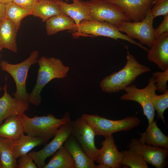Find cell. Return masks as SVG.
<instances>
[{"instance_id": "6da1fadb", "label": "cell", "mask_w": 168, "mask_h": 168, "mask_svg": "<svg viewBox=\"0 0 168 168\" xmlns=\"http://www.w3.org/2000/svg\"><path fill=\"white\" fill-rule=\"evenodd\" d=\"M151 71L149 67L140 63L127 51L124 67L103 78L100 82V87L105 92L117 93L130 86L139 75Z\"/></svg>"}, {"instance_id": "7a4b0ae2", "label": "cell", "mask_w": 168, "mask_h": 168, "mask_svg": "<svg viewBox=\"0 0 168 168\" xmlns=\"http://www.w3.org/2000/svg\"><path fill=\"white\" fill-rule=\"evenodd\" d=\"M39 68L35 85L32 92L29 94V103L37 106L42 101L40 93L44 86L55 78L66 77L70 68L66 66L59 59L44 56L38 59Z\"/></svg>"}, {"instance_id": "3957f363", "label": "cell", "mask_w": 168, "mask_h": 168, "mask_svg": "<svg viewBox=\"0 0 168 168\" xmlns=\"http://www.w3.org/2000/svg\"><path fill=\"white\" fill-rule=\"evenodd\" d=\"M21 120L25 133L49 140L54 136L63 124L72 119L69 113L67 112L60 119L55 118L51 114L30 118L23 113L21 115Z\"/></svg>"}, {"instance_id": "277c9868", "label": "cell", "mask_w": 168, "mask_h": 168, "mask_svg": "<svg viewBox=\"0 0 168 168\" xmlns=\"http://www.w3.org/2000/svg\"><path fill=\"white\" fill-rule=\"evenodd\" d=\"M72 37L76 39L81 36H103L117 40L121 39L135 44L146 51L148 49L126 35L122 34L117 28L106 22L92 20H85L77 25L71 32Z\"/></svg>"}, {"instance_id": "5b68a950", "label": "cell", "mask_w": 168, "mask_h": 168, "mask_svg": "<svg viewBox=\"0 0 168 168\" xmlns=\"http://www.w3.org/2000/svg\"><path fill=\"white\" fill-rule=\"evenodd\" d=\"M82 116L94 130L96 136L105 137L120 131H127L138 127L141 120L135 116L123 119L113 120L106 119L97 114H84Z\"/></svg>"}, {"instance_id": "8992f818", "label": "cell", "mask_w": 168, "mask_h": 168, "mask_svg": "<svg viewBox=\"0 0 168 168\" xmlns=\"http://www.w3.org/2000/svg\"><path fill=\"white\" fill-rule=\"evenodd\" d=\"M39 56V52L34 50L31 52L27 58L20 63L12 64L5 60L1 61L0 67L1 69L9 73L15 82L16 91L12 94L14 98L28 102L29 93L26 88L27 74L30 67L37 63Z\"/></svg>"}, {"instance_id": "52a82bcc", "label": "cell", "mask_w": 168, "mask_h": 168, "mask_svg": "<svg viewBox=\"0 0 168 168\" xmlns=\"http://www.w3.org/2000/svg\"><path fill=\"white\" fill-rule=\"evenodd\" d=\"M88 7L92 20L106 22L118 28L125 21H131L116 5L106 0L84 1Z\"/></svg>"}, {"instance_id": "ba28073f", "label": "cell", "mask_w": 168, "mask_h": 168, "mask_svg": "<svg viewBox=\"0 0 168 168\" xmlns=\"http://www.w3.org/2000/svg\"><path fill=\"white\" fill-rule=\"evenodd\" d=\"M123 90L126 93L120 96V99L134 101L139 104L148 119V125L151 124L154 121L155 115L152 99L157 90L153 77L152 76L149 78L148 85L144 88L139 89L135 85H132L125 88Z\"/></svg>"}, {"instance_id": "9c48e42d", "label": "cell", "mask_w": 168, "mask_h": 168, "mask_svg": "<svg viewBox=\"0 0 168 168\" xmlns=\"http://www.w3.org/2000/svg\"><path fill=\"white\" fill-rule=\"evenodd\" d=\"M150 11V10H149ZM149 11L141 21H125L118 28L120 31L126 33L130 38L138 40L140 43L151 48L156 38L153 23L154 18Z\"/></svg>"}, {"instance_id": "30bf717a", "label": "cell", "mask_w": 168, "mask_h": 168, "mask_svg": "<svg viewBox=\"0 0 168 168\" xmlns=\"http://www.w3.org/2000/svg\"><path fill=\"white\" fill-rule=\"evenodd\" d=\"M86 154L93 161H97L99 149L95 144V133L82 116L72 122V134Z\"/></svg>"}, {"instance_id": "8fae6325", "label": "cell", "mask_w": 168, "mask_h": 168, "mask_svg": "<svg viewBox=\"0 0 168 168\" xmlns=\"http://www.w3.org/2000/svg\"><path fill=\"white\" fill-rule=\"evenodd\" d=\"M72 120L63 124L58 129L53 139L38 151L30 152L28 154L31 157L37 168H44L48 157L52 156L63 145L72 134Z\"/></svg>"}, {"instance_id": "7c38bea8", "label": "cell", "mask_w": 168, "mask_h": 168, "mask_svg": "<svg viewBox=\"0 0 168 168\" xmlns=\"http://www.w3.org/2000/svg\"><path fill=\"white\" fill-rule=\"evenodd\" d=\"M129 147L140 155L147 163L156 168L165 167L167 163L168 149L145 144L136 138L131 140Z\"/></svg>"}, {"instance_id": "4fadbf2b", "label": "cell", "mask_w": 168, "mask_h": 168, "mask_svg": "<svg viewBox=\"0 0 168 168\" xmlns=\"http://www.w3.org/2000/svg\"><path fill=\"white\" fill-rule=\"evenodd\" d=\"M118 6L131 20L141 21L153 4L150 0H106Z\"/></svg>"}, {"instance_id": "5bb4252c", "label": "cell", "mask_w": 168, "mask_h": 168, "mask_svg": "<svg viewBox=\"0 0 168 168\" xmlns=\"http://www.w3.org/2000/svg\"><path fill=\"white\" fill-rule=\"evenodd\" d=\"M101 145L96 162L104 168L120 167L123 154L118 150L112 135L105 137Z\"/></svg>"}, {"instance_id": "9a60e30c", "label": "cell", "mask_w": 168, "mask_h": 168, "mask_svg": "<svg viewBox=\"0 0 168 168\" xmlns=\"http://www.w3.org/2000/svg\"><path fill=\"white\" fill-rule=\"evenodd\" d=\"M7 83L2 89L4 91L0 98V125L7 118L14 115H21L27 110L29 103L22 100L13 98L7 91Z\"/></svg>"}, {"instance_id": "2e32d148", "label": "cell", "mask_w": 168, "mask_h": 168, "mask_svg": "<svg viewBox=\"0 0 168 168\" xmlns=\"http://www.w3.org/2000/svg\"><path fill=\"white\" fill-rule=\"evenodd\" d=\"M148 52L149 61L162 71L168 69V32L156 38Z\"/></svg>"}, {"instance_id": "e0dca14e", "label": "cell", "mask_w": 168, "mask_h": 168, "mask_svg": "<svg viewBox=\"0 0 168 168\" xmlns=\"http://www.w3.org/2000/svg\"><path fill=\"white\" fill-rule=\"evenodd\" d=\"M64 144L74 160L76 168H104L102 165L95 164L72 135Z\"/></svg>"}, {"instance_id": "ac0fdd59", "label": "cell", "mask_w": 168, "mask_h": 168, "mask_svg": "<svg viewBox=\"0 0 168 168\" xmlns=\"http://www.w3.org/2000/svg\"><path fill=\"white\" fill-rule=\"evenodd\" d=\"M72 3L57 0L60 6L62 14L72 19L77 25L82 21L91 20L89 8L84 1L80 0H72Z\"/></svg>"}, {"instance_id": "d6986e66", "label": "cell", "mask_w": 168, "mask_h": 168, "mask_svg": "<svg viewBox=\"0 0 168 168\" xmlns=\"http://www.w3.org/2000/svg\"><path fill=\"white\" fill-rule=\"evenodd\" d=\"M19 28L9 19L5 18L0 23V47L14 52H17V33Z\"/></svg>"}, {"instance_id": "ffe728a7", "label": "cell", "mask_w": 168, "mask_h": 168, "mask_svg": "<svg viewBox=\"0 0 168 168\" xmlns=\"http://www.w3.org/2000/svg\"><path fill=\"white\" fill-rule=\"evenodd\" d=\"M48 140L44 138L22 134L14 141L12 147L13 155L16 159L28 153L33 148L46 143Z\"/></svg>"}, {"instance_id": "44dd1931", "label": "cell", "mask_w": 168, "mask_h": 168, "mask_svg": "<svg viewBox=\"0 0 168 168\" xmlns=\"http://www.w3.org/2000/svg\"><path fill=\"white\" fill-rule=\"evenodd\" d=\"M140 135L141 136L138 139L141 142L168 149V137L158 128L156 121L148 125L146 131Z\"/></svg>"}, {"instance_id": "7402d4cb", "label": "cell", "mask_w": 168, "mask_h": 168, "mask_svg": "<svg viewBox=\"0 0 168 168\" xmlns=\"http://www.w3.org/2000/svg\"><path fill=\"white\" fill-rule=\"evenodd\" d=\"M22 114L13 115L4 120V123L0 125V137L15 141L25 133L21 120Z\"/></svg>"}, {"instance_id": "603a6c76", "label": "cell", "mask_w": 168, "mask_h": 168, "mask_svg": "<svg viewBox=\"0 0 168 168\" xmlns=\"http://www.w3.org/2000/svg\"><path fill=\"white\" fill-rule=\"evenodd\" d=\"M62 14L56 1L38 0L32 10V15L42 19L43 22L57 15Z\"/></svg>"}, {"instance_id": "cb8c5ba5", "label": "cell", "mask_w": 168, "mask_h": 168, "mask_svg": "<svg viewBox=\"0 0 168 168\" xmlns=\"http://www.w3.org/2000/svg\"><path fill=\"white\" fill-rule=\"evenodd\" d=\"M45 22L46 33L49 35L63 30L72 32L76 26L72 19L63 14L54 16L47 20Z\"/></svg>"}, {"instance_id": "d4e9b609", "label": "cell", "mask_w": 168, "mask_h": 168, "mask_svg": "<svg viewBox=\"0 0 168 168\" xmlns=\"http://www.w3.org/2000/svg\"><path fill=\"white\" fill-rule=\"evenodd\" d=\"M53 155L44 168H76L74 160L64 144Z\"/></svg>"}, {"instance_id": "484cf974", "label": "cell", "mask_w": 168, "mask_h": 168, "mask_svg": "<svg viewBox=\"0 0 168 168\" xmlns=\"http://www.w3.org/2000/svg\"><path fill=\"white\" fill-rule=\"evenodd\" d=\"M14 141L10 138L0 137L2 168H17V159L13 156L12 151Z\"/></svg>"}, {"instance_id": "4316f807", "label": "cell", "mask_w": 168, "mask_h": 168, "mask_svg": "<svg viewBox=\"0 0 168 168\" xmlns=\"http://www.w3.org/2000/svg\"><path fill=\"white\" fill-rule=\"evenodd\" d=\"M32 10L18 5L12 2L5 4V17L12 21L19 28L22 19L32 15Z\"/></svg>"}, {"instance_id": "83f0119b", "label": "cell", "mask_w": 168, "mask_h": 168, "mask_svg": "<svg viewBox=\"0 0 168 168\" xmlns=\"http://www.w3.org/2000/svg\"><path fill=\"white\" fill-rule=\"evenodd\" d=\"M123 156L121 162L122 165L131 168H148L147 163L142 157L135 151L129 148L122 151Z\"/></svg>"}, {"instance_id": "f1b7e54d", "label": "cell", "mask_w": 168, "mask_h": 168, "mask_svg": "<svg viewBox=\"0 0 168 168\" xmlns=\"http://www.w3.org/2000/svg\"><path fill=\"white\" fill-rule=\"evenodd\" d=\"M152 102L155 110L157 112V119L166 123L164 113L168 107V90L161 95L155 93L152 97Z\"/></svg>"}, {"instance_id": "f546056e", "label": "cell", "mask_w": 168, "mask_h": 168, "mask_svg": "<svg viewBox=\"0 0 168 168\" xmlns=\"http://www.w3.org/2000/svg\"><path fill=\"white\" fill-rule=\"evenodd\" d=\"M154 80L157 90L163 93L167 89V83L168 80V69L160 72H154L152 76Z\"/></svg>"}, {"instance_id": "4dcf8cb0", "label": "cell", "mask_w": 168, "mask_h": 168, "mask_svg": "<svg viewBox=\"0 0 168 168\" xmlns=\"http://www.w3.org/2000/svg\"><path fill=\"white\" fill-rule=\"evenodd\" d=\"M149 12L154 18L159 16L168 14V0H155Z\"/></svg>"}, {"instance_id": "1f68e13d", "label": "cell", "mask_w": 168, "mask_h": 168, "mask_svg": "<svg viewBox=\"0 0 168 168\" xmlns=\"http://www.w3.org/2000/svg\"><path fill=\"white\" fill-rule=\"evenodd\" d=\"M17 160V168H37L31 157L27 153L22 155Z\"/></svg>"}, {"instance_id": "d6a6232c", "label": "cell", "mask_w": 168, "mask_h": 168, "mask_svg": "<svg viewBox=\"0 0 168 168\" xmlns=\"http://www.w3.org/2000/svg\"><path fill=\"white\" fill-rule=\"evenodd\" d=\"M168 32V14L164 16L162 22L155 29V34L156 37L159 36L163 33Z\"/></svg>"}, {"instance_id": "836d02e7", "label": "cell", "mask_w": 168, "mask_h": 168, "mask_svg": "<svg viewBox=\"0 0 168 168\" xmlns=\"http://www.w3.org/2000/svg\"><path fill=\"white\" fill-rule=\"evenodd\" d=\"M38 0H12V2L22 7L32 10Z\"/></svg>"}, {"instance_id": "e575fe53", "label": "cell", "mask_w": 168, "mask_h": 168, "mask_svg": "<svg viewBox=\"0 0 168 168\" xmlns=\"http://www.w3.org/2000/svg\"><path fill=\"white\" fill-rule=\"evenodd\" d=\"M5 4L0 3V23L5 18Z\"/></svg>"}, {"instance_id": "d590c367", "label": "cell", "mask_w": 168, "mask_h": 168, "mask_svg": "<svg viewBox=\"0 0 168 168\" xmlns=\"http://www.w3.org/2000/svg\"><path fill=\"white\" fill-rule=\"evenodd\" d=\"M10 2H12V0H0V3L4 4Z\"/></svg>"}, {"instance_id": "8d00e7d4", "label": "cell", "mask_w": 168, "mask_h": 168, "mask_svg": "<svg viewBox=\"0 0 168 168\" xmlns=\"http://www.w3.org/2000/svg\"><path fill=\"white\" fill-rule=\"evenodd\" d=\"M1 149L0 147V162H1Z\"/></svg>"}, {"instance_id": "74e56055", "label": "cell", "mask_w": 168, "mask_h": 168, "mask_svg": "<svg viewBox=\"0 0 168 168\" xmlns=\"http://www.w3.org/2000/svg\"><path fill=\"white\" fill-rule=\"evenodd\" d=\"M62 1H64L65 2H68L69 1V0H60Z\"/></svg>"}, {"instance_id": "f35d334b", "label": "cell", "mask_w": 168, "mask_h": 168, "mask_svg": "<svg viewBox=\"0 0 168 168\" xmlns=\"http://www.w3.org/2000/svg\"><path fill=\"white\" fill-rule=\"evenodd\" d=\"M0 168H2V166L1 162H0Z\"/></svg>"}, {"instance_id": "ab89813d", "label": "cell", "mask_w": 168, "mask_h": 168, "mask_svg": "<svg viewBox=\"0 0 168 168\" xmlns=\"http://www.w3.org/2000/svg\"><path fill=\"white\" fill-rule=\"evenodd\" d=\"M2 49L0 47V52L2 50ZM1 57V54H0V57Z\"/></svg>"}, {"instance_id": "60d3db41", "label": "cell", "mask_w": 168, "mask_h": 168, "mask_svg": "<svg viewBox=\"0 0 168 168\" xmlns=\"http://www.w3.org/2000/svg\"><path fill=\"white\" fill-rule=\"evenodd\" d=\"M1 90H2V88H1V87H0V91H1Z\"/></svg>"}, {"instance_id": "b9f144b4", "label": "cell", "mask_w": 168, "mask_h": 168, "mask_svg": "<svg viewBox=\"0 0 168 168\" xmlns=\"http://www.w3.org/2000/svg\"><path fill=\"white\" fill-rule=\"evenodd\" d=\"M49 0L56 1L57 0Z\"/></svg>"}, {"instance_id": "7bdbcfd3", "label": "cell", "mask_w": 168, "mask_h": 168, "mask_svg": "<svg viewBox=\"0 0 168 168\" xmlns=\"http://www.w3.org/2000/svg\"><path fill=\"white\" fill-rule=\"evenodd\" d=\"M150 0L154 1L155 0Z\"/></svg>"}]
</instances>
